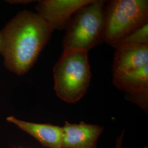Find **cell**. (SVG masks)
<instances>
[{
  "label": "cell",
  "instance_id": "cell-1",
  "mask_svg": "<svg viewBox=\"0 0 148 148\" xmlns=\"http://www.w3.org/2000/svg\"><path fill=\"white\" fill-rule=\"evenodd\" d=\"M53 32L37 13L18 12L0 30V55L5 69L18 76L27 73Z\"/></svg>",
  "mask_w": 148,
  "mask_h": 148
},
{
  "label": "cell",
  "instance_id": "cell-2",
  "mask_svg": "<svg viewBox=\"0 0 148 148\" xmlns=\"http://www.w3.org/2000/svg\"><path fill=\"white\" fill-rule=\"evenodd\" d=\"M88 51L66 48L53 68L54 89L59 98L75 103L84 96L90 85L91 73Z\"/></svg>",
  "mask_w": 148,
  "mask_h": 148
},
{
  "label": "cell",
  "instance_id": "cell-3",
  "mask_svg": "<svg viewBox=\"0 0 148 148\" xmlns=\"http://www.w3.org/2000/svg\"><path fill=\"white\" fill-rule=\"evenodd\" d=\"M106 1L93 0L76 11L70 19L63 47L88 51L103 41Z\"/></svg>",
  "mask_w": 148,
  "mask_h": 148
},
{
  "label": "cell",
  "instance_id": "cell-4",
  "mask_svg": "<svg viewBox=\"0 0 148 148\" xmlns=\"http://www.w3.org/2000/svg\"><path fill=\"white\" fill-rule=\"evenodd\" d=\"M148 24L147 0H111L104 10L103 41L114 47L121 39Z\"/></svg>",
  "mask_w": 148,
  "mask_h": 148
},
{
  "label": "cell",
  "instance_id": "cell-5",
  "mask_svg": "<svg viewBox=\"0 0 148 148\" xmlns=\"http://www.w3.org/2000/svg\"><path fill=\"white\" fill-rule=\"evenodd\" d=\"M112 82L118 90L126 93L128 101L148 112V65L113 75Z\"/></svg>",
  "mask_w": 148,
  "mask_h": 148
},
{
  "label": "cell",
  "instance_id": "cell-6",
  "mask_svg": "<svg viewBox=\"0 0 148 148\" xmlns=\"http://www.w3.org/2000/svg\"><path fill=\"white\" fill-rule=\"evenodd\" d=\"M93 0H41L35 8L52 30H65L70 19L80 8Z\"/></svg>",
  "mask_w": 148,
  "mask_h": 148
},
{
  "label": "cell",
  "instance_id": "cell-7",
  "mask_svg": "<svg viewBox=\"0 0 148 148\" xmlns=\"http://www.w3.org/2000/svg\"><path fill=\"white\" fill-rule=\"evenodd\" d=\"M62 130L63 148H97L103 127L83 121L78 124L65 121Z\"/></svg>",
  "mask_w": 148,
  "mask_h": 148
},
{
  "label": "cell",
  "instance_id": "cell-8",
  "mask_svg": "<svg viewBox=\"0 0 148 148\" xmlns=\"http://www.w3.org/2000/svg\"><path fill=\"white\" fill-rule=\"evenodd\" d=\"M7 121L36 139L47 148H63L62 127L49 123H37L21 120L16 117H7Z\"/></svg>",
  "mask_w": 148,
  "mask_h": 148
},
{
  "label": "cell",
  "instance_id": "cell-9",
  "mask_svg": "<svg viewBox=\"0 0 148 148\" xmlns=\"http://www.w3.org/2000/svg\"><path fill=\"white\" fill-rule=\"evenodd\" d=\"M112 75L120 74L148 65V44L129 45L115 47Z\"/></svg>",
  "mask_w": 148,
  "mask_h": 148
},
{
  "label": "cell",
  "instance_id": "cell-10",
  "mask_svg": "<svg viewBox=\"0 0 148 148\" xmlns=\"http://www.w3.org/2000/svg\"><path fill=\"white\" fill-rule=\"evenodd\" d=\"M147 44H148V24L144 25L123 38L113 47L123 45Z\"/></svg>",
  "mask_w": 148,
  "mask_h": 148
},
{
  "label": "cell",
  "instance_id": "cell-11",
  "mask_svg": "<svg viewBox=\"0 0 148 148\" xmlns=\"http://www.w3.org/2000/svg\"><path fill=\"white\" fill-rule=\"evenodd\" d=\"M125 135V131H123L121 134L119 135L116 139V144L114 148H122V142L123 139V137Z\"/></svg>",
  "mask_w": 148,
  "mask_h": 148
},
{
  "label": "cell",
  "instance_id": "cell-12",
  "mask_svg": "<svg viewBox=\"0 0 148 148\" xmlns=\"http://www.w3.org/2000/svg\"><path fill=\"white\" fill-rule=\"evenodd\" d=\"M7 2H8V3L11 4H27L35 1H30V0H10V1H7Z\"/></svg>",
  "mask_w": 148,
  "mask_h": 148
}]
</instances>
